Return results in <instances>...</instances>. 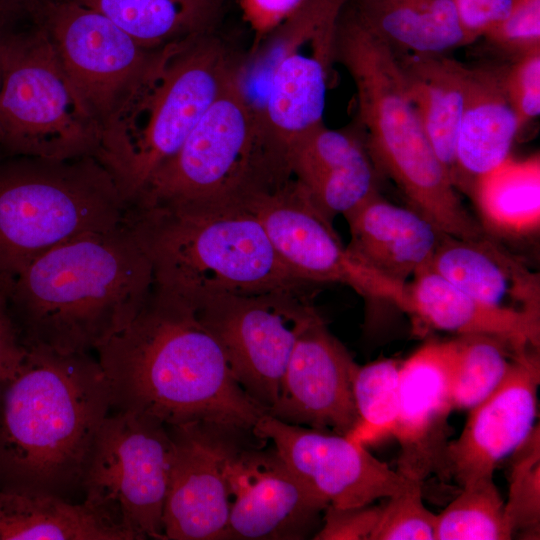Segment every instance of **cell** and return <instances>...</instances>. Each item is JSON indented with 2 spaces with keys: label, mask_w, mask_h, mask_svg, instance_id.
Masks as SVG:
<instances>
[{
  "label": "cell",
  "mask_w": 540,
  "mask_h": 540,
  "mask_svg": "<svg viewBox=\"0 0 540 540\" xmlns=\"http://www.w3.org/2000/svg\"><path fill=\"white\" fill-rule=\"evenodd\" d=\"M95 352L113 411L167 428L203 425L245 435H254L266 414L240 387L194 306L154 284L132 320Z\"/></svg>",
  "instance_id": "6da1fadb"
},
{
  "label": "cell",
  "mask_w": 540,
  "mask_h": 540,
  "mask_svg": "<svg viewBox=\"0 0 540 540\" xmlns=\"http://www.w3.org/2000/svg\"><path fill=\"white\" fill-rule=\"evenodd\" d=\"M110 389L90 352L25 346L0 384V490L82 501Z\"/></svg>",
  "instance_id": "7a4b0ae2"
},
{
  "label": "cell",
  "mask_w": 540,
  "mask_h": 540,
  "mask_svg": "<svg viewBox=\"0 0 540 540\" xmlns=\"http://www.w3.org/2000/svg\"><path fill=\"white\" fill-rule=\"evenodd\" d=\"M153 283L149 258L124 221L31 261L11 279L7 305L25 346L85 353L132 320Z\"/></svg>",
  "instance_id": "3957f363"
},
{
  "label": "cell",
  "mask_w": 540,
  "mask_h": 540,
  "mask_svg": "<svg viewBox=\"0 0 540 540\" xmlns=\"http://www.w3.org/2000/svg\"><path fill=\"white\" fill-rule=\"evenodd\" d=\"M213 32L158 49L101 125L95 156L129 205L240 71Z\"/></svg>",
  "instance_id": "277c9868"
},
{
  "label": "cell",
  "mask_w": 540,
  "mask_h": 540,
  "mask_svg": "<svg viewBox=\"0 0 540 540\" xmlns=\"http://www.w3.org/2000/svg\"><path fill=\"white\" fill-rule=\"evenodd\" d=\"M124 221L149 258L153 284L192 305L218 296L317 287L282 262L248 205H130Z\"/></svg>",
  "instance_id": "5b68a950"
},
{
  "label": "cell",
  "mask_w": 540,
  "mask_h": 540,
  "mask_svg": "<svg viewBox=\"0 0 540 540\" xmlns=\"http://www.w3.org/2000/svg\"><path fill=\"white\" fill-rule=\"evenodd\" d=\"M332 58L354 83L357 126L379 173L392 179L410 207L444 233L464 239L485 236L426 136L395 51L346 6L334 29Z\"/></svg>",
  "instance_id": "8992f818"
},
{
  "label": "cell",
  "mask_w": 540,
  "mask_h": 540,
  "mask_svg": "<svg viewBox=\"0 0 540 540\" xmlns=\"http://www.w3.org/2000/svg\"><path fill=\"white\" fill-rule=\"evenodd\" d=\"M126 210L94 155L0 156V280L69 240L119 226Z\"/></svg>",
  "instance_id": "52a82bcc"
},
{
  "label": "cell",
  "mask_w": 540,
  "mask_h": 540,
  "mask_svg": "<svg viewBox=\"0 0 540 540\" xmlns=\"http://www.w3.org/2000/svg\"><path fill=\"white\" fill-rule=\"evenodd\" d=\"M245 64V63H244ZM243 67L130 205H247L292 178L258 133Z\"/></svg>",
  "instance_id": "ba28073f"
},
{
  "label": "cell",
  "mask_w": 540,
  "mask_h": 540,
  "mask_svg": "<svg viewBox=\"0 0 540 540\" xmlns=\"http://www.w3.org/2000/svg\"><path fill=\"white\" fill-rule=\"evenodd\" d=\"M10 24L0 93L3 156L69 159L97 152L101 127L63 69L45 30Z\"/></svg>",
  "instance_id": "9c48e42d"
},
{
  "label": "cell",
  "mask_w": 540,
  "mask_h": 540,
  "mask_svg": "<svg viewBox=\"0 0 540 540\" xmlns=\"http://www.w3.org/2000/svg\"><path fill=\"white\" fill-rule=\"evenodd\" d=\"M173 456L169 428L111 410L89 456L82 501L128 540H166L163 515Z\"/></svg>",
  "instance_id": "30bf717a"
},
{
  "label": "cell",
  "mask_w": 540,
  "mask_h": 540,
  "mask_svg": "<svg viewBox=\"0 0 540 540\" xmlns=\"http://www.w3.org/2000/svg\"><path fill=\"white\" fill-rule=\"evenodd\" d=\"M340 12L336 0H310L261 43H267L268 77L261 100L252 106L262 141L287 164L291 146L324 123Z\"/></svg>",
  "instance_id": "8fae6325"
},
{
  "label": "cell",
  "mask_w": 540,
  "mask_h": 540,
  "mask_svg": "<svg viewBox=\"0 0 540 540\" xmlns=\"http://www.w3.org/2000/svg\"><path fill=\"white\" fill-rule=\"evenodd\" d=\"M313 288L218 296L193 305L240 387L266 413L278 398L296 339L317 311Z\"/></svg>",
  "instance_id": "7c38bea8"
},
{
  "label": "cell",
  "mask_w": 540,
  "mask_h": 540,
  "mask_svg": "<svg viewBox=\"0 0 540 540\" xmlns=\"http://www.w3.org/2000/svg\"><path fill=\"white\" fill-rule=\"evenodd\" d=\"M247 205L279 258L300 279L317 286L344 284L367 300L386 301L404 311L407 285H398L359 263L343 245L332 220L293 177Z\"/></svg>",
  "instance_id": "4fadbf2b"
},
{
  "label": "cell",
  "mask_w": 540,
  "mask_h": 540,
  "mask_svg": "<svg viewBox=\"0 0 540 540\" xmlns=\"http://www.w3.org/2000/svg\"><path fill=\"white\" fill-rule=\"evenodd\" d=\"M29 17L45 30L100 127L158 50L143 48L104 14L76 0H49Z\"/></svg>",
  "instance_id": "5bb4252c"
},
{
  "label": "cell",
  "mask_w": 540,
  "mask_h": 540,
  "mask_svg": "<svg viewBox=\"0 0 540 540\" xmlns=\"http://www.w3.org/2000/svg\"><path fill=\"white\" fill-rule=\"evenodd\" d=\"M230 503L225 539L300 540L314 536L327 500L275 448L246 442L225 465Z\"/></svg>",
  "instance_id": "9a60e30c"
},
{
  "label": "cell",
  "mask_w": 540,
  "mask_h": 540,
  "mask_svg": "<svg viewBox=\"0 0 540 540\" xmlns=\"http://www.w3.org/2000/svg\"><path fill=\"white\" fill-rule=\"evenodd\" d=\"M329 505L351 508L389 498L408 482L345 435L282 422L264 414L253 429Z\"/></svg>",
  "instance_id": "2e32d148"
},
{
  "label": "cell",
  "mask_w": 540,
  "mask_h": 540,
  "mask_svg": "<svg viewBox=\"0 0 540 540\" xmlns=\"http://www.w3.org/2000/svg\"><path fill=\"white\" fill-rule=\"evenodd\" d=\"M359 365L316 311L300 331L279 395L266 414L293 425L346 435L356 424Z\"/></svg>",
  "instance_id": "e0dca14e"
},
{
  "label": "cell",
  "mask_w": 540,
  "mask_h": 540,
  "mask_svg": "<svg viewBox=\"0 0 540 540\" xmlns=\"http://www.w3.org/2000/svg\"><path fill=\"white\" fill-rule=\"evenodd\" d=\"M174 456L164 506L166 540L225 539L230 503L225 465L256 438L203 425L169 428Z\"/></svg>",
  "instance_id": "ac0fdd59"
},
{
  "label": "cell",
  "mask_w": 540,
  "mask_h": 540,
  "mask_svg": "<svg viewBox=\"0 0 540 540\" xmlns=\"http://www.w3.org/2000/svg\"><path fill=\"white\" fill-rule=\"evenodd\" d=\"M539 358L530 348L516 352L499 385L471 408L460 435L450 441L448 479L460 486L493 476L496 466L528 437L538 411Z\"/></svg>",
  "instance_id": "d6986e66"
},
{
  "label": "cell",
  "mask_w": 540,
  "mask_h": 540,
  "mask_svg": "<svg viewBox=\"0 0 540 540\" xmlns=\"http://www.w3.org/2000/svg\"><path fill=\"white\" fill-rule=\"evenodd\" d=\"M452 350V340H432L400 363V403L393 437L399 445L396 471L408 480L424 482L431 475L449 480Z\"/></svg>",
  "instance_id": "ffe728a7"
},
{
  "label": "cell",
  "mask_w": 540,
  "mask_h": 540,
  "mask_svg": "<svg viewBox=\"0 0 540 540\" xmlns=\"http://www.w3.org/2000/svg\"><path fill=\"white\" fill-rule=\"evenodd\" d=\"M292 177L333 221L378 191L380 173L357 129L320 124L290 148Z\"/></svg>",
  "instance_id": "44dd1931"
},
{
  "label": "cell",
  "mask_w": 540,
  "mask_h": 540,
  "mask_svg": "<svg viewBox=\"0 0 540 540\" xmlns=\"http://www.w3.org/2000/svg\"><path fill=\"white\" fill-rule=\"evenodd\" d=\"M343 216L349 226L350 254L401 286L428 267L446 234L414 208L394 204L379 192Z\"/></svg>",
  "instance_id": "7402d4cb"
},
{
  "label": "cell",
  "mask_w": 540,
  "mask_h": 540,
  "mask_svg": "<svg viewBox=\"0 0 540 540\" xmlns=\"http://www.w3.org/2000/svg\"><path fill=\"white\" fill-rule=\"evenodd\" d=\"M409 314L417 329L504 338L519 348H538L540 312L494 306L476 299L425 268L407 284Z\"/></svg>",
  "instance_id": "603a6c76"
},
{
  "label": "cell",
  "mask_w": 540,
  "mask_h": 540,
  "mask_svg": "<svg viewBox=\"0 0 540 540\" xmlns=\"http://www.w3.org/2000/svg\"><path fill=\"white\" fill-rule=\"evenodd\" d=\"M427 268L488 304L540 312L538 275L488 234L474 239L445 234Z\"/></svg>",
  "instance_id": "cb8c5ba5"
},
{
  "label": "cell",
  "mask_w": 540,
  "mask_h": 540,
  "mask_svg": "<svg viewBox=\"0 0 540 540\" xmlns=\"http://www.w3.org/2000/svg\"><path fill=\"white\" fill-rule=\"evenodd\" d=\"M508 62L469 67L465 106L456 141L460 190L508 156L520 130L505 89Z\"/></svg>",
  "instance_id": "d4e9b609"
},
{
  "label": "cell",
  "mask_w": 540,
  "mask_h": 540,
  "mask_svg": "<svg viewBox=\"0 0 540 540\" xmlns=\"http://www.w3.org/2000/svg\"><path fill=\"white\" fill-rule=\"evenodd\" d=\"M395 53L426 136L454 186L460 189L456 141L466 101L469 66L448 54Z\"/></svg>",
  "instance_id": "484cf974"
},
{
  "label": "cell",
  "mask_w": 540,
  "mask_h": 540,
  "mask_svg": "<svg viewBox=\"0 0 540 540\" xmlns=\"http://www.w3.org/2000/svg\"><path fill=\"white\" fill-rule=\"evenodd\" d=\"M346 6L395 51L448 54L470 44L452 0H348Z\"/></svg>",
  "instance_id": "4316f807"
},
{
  "label": "cell",
  "mask_w": 540,
  "mask_h": 540,
  "mask_svg": "<svg viewBox=\"0 0 540 540\" xmlns=\"http://www.w3.org/2000/svg\"><path fill=\"white\" fill-rule=\"evenodd\" d=\"M31 539L128 540L83 501L0 490V540Z\"/></svg>",
  "instance_id": "83f0119b"
},
{
  "label": "cell",
  "mask_w": 540,
  "mask_h": 540,
  "mask_svg": "<svg viewBox=\"0 0 540 540\" xmlns=\"http://www.w3.org/2000/svg\"><path fill=\"white\" fill-rule=\"evenodd\" d=\"M480 213L483 229L521 237L540 226L539 153L501 163L477 176L470 194Z\"/></svg>",
  "instance_id": "f1b7e54d"
},
{
  "label": "cell",
  "mask_w": 540,
  "mask_h": 540,
  "mask_svg": "<svg viewBox=\"0 0 540 540\" xmlns=\"http://www.w3.org/2000/svg\"><path fill=\"white\" fill-rule=\"evenodd\" d=\"M114 22L149 50L213 32L221 0H76Z\"/></svg>",
  "instance_id": "f546056e"
},
{
  "label": "cell",
  "mask_w": 540,
  "mask_h": 540,
  "mask_svg": "<svg viewBox=\"0 0 540 540\" xmlns=\"http://www.w3.org/2000/svg\"><path fill=\"white\" fill-rule=\"evenodd\" d=\"M450 394L453 409L470 410L502 381L519 348L487 334H464L452 339Z\"/></svg>",
  "instance_id": "4dcf8cb0"
},
{
  "label": "cell",
  "mask_w": 540,
  "mask_h": 540,
  "mask_svg": "<svg viewBox=\"0 0 540 540\" xmlns=\"http://www.w3.org/2000/svg\"><path fill=\"white\" fill-rule=\"evenodd\" d=\"M353 396L357 421L345 436L366 448L393 437L400 403V363L381 359L359 366Z\"/></svg>",
  "instance_id": "1f68e13d"
},
{
  "label": "cell",
  "mask_w": 540,
  "mask_h": 540,
  "mask_svg": "<svg viewBox=\"0 0 540 540\" xmlns=\"http://www.w3.org/2000/svg\"><path fill=\"white\" fill-rule=\"evenodd\" d=\"M461 492L436 514L435 540H508L505 500L493 476L467 482Z\"/></svg>",
  "instance_id": "d6a6232c"
},
{
  "label": "cell",
  "mask_w": 540,
  "mask_h": 540,
  "mask_svg": "<svg viewBox=\"0 0 540 540\" xmlns=\"http://www.w3.org/2000/svg\"><path fill=\"white\" fill-rule=\"evenodd\" d=\"M505 518L514 535L539 538L540 528V430L535 425L511 454Z\"/></svg>",
  "instance_id": "836d02e7"
},
{
  "label": "cell",
  "mask_w": 540,
  "mask_h": 540,
  "mask_svg": "<svg viewBox=\"0 0 540 540\" xmlns=\"http://www.w3.org/2000/svg\"><path fill=\"white\" fill-rule=\"evenodd\" d=\"M423 483L408 480L388 498L370 540H435L436 514L423 503Z\"/></svg>",
  "instance_id": "e575fe53"
},
{
  "label": "cell",
  "mask_w": 540,
  "mask_h": 540,
  "mask_svg": "<svg viewBox=\"0 0 540 540\" xmlns=\"http://www.w3.org/2000/svg\"><path fill=\"white\" fill-rule=\"evenodd\" d=\"M504 62L540 49V0H514L508 17L483 36Z\"/></svg>",
  "instance_id": "d590c367"
},
{
  "label": "cell",
  "mask_w": 540,
  "mask_h": 540,
  "mask_svg": "<svg viewBox=\"0 0 540 540\" xmlns=\"http://www.w3.org/2000/svg\"><path fill=\"white\" fill-rule=\"evenodd\" d=\"M505 89L520 128L540 114V49L508 62Z\"/></svg>",
  "instance_id": "8d00e7d4"
},
{
  "label": "cell",
  "mask_w": 540,
  "mask_h": 540,
  "mask_svg": "<svg viewBox=\"0 0 540 540\" xmlns=\"http://www.w3.org/2000/svg\"><path fill=\"white\" fill-rule=\"evenodd\" d=\"M382 505L368 504L351 508L328 505L315 540H370Z\"/></svg>",
  "instance_id": "74e56055"
},
{
  "label": "cell",
  "mask_w": 540,
  "mask_h": 540,
  "mask_svg": "<svg viewBox=\"0 0 540 540\" xmlns=\"http://www.w3.org/2000/svg\"><path fill=\"white\" fill-rule=\"evenodd\" d=\"M310 0H239L244 21L251 29L254 41L250 54L283 22Z\"/></svg>",
  "instance_id": "f35d334b"
},
{
  "label": "cell",
  "mask_w": 540,
  "mask_h": 540,
  "mask_svg": "<svg viewBox=\"0 0 540 540\" xmlns=\"http://www.w3.org/2000/svg\"><path fill=\"white\" fill-rule=\"evenodd\" d=\"M459 23L470 44L502 23L514 0H452Z\"/></svg>",
  "instance_id": "ab89813d"
},
{
  "label": "cell",
  "mask_w": 540,
  "mask_h": 540,
  "mask_svg": "<svg viewBox=\"0 0 540 540\" xmlns=\"http://www.w3.org/2000/svg\"><path fill=\"white\" fill-rule=\"evenodd\" d=\"M11 279L0 280V384L11 373L22 358L25 345L21 342L11 319L7 292Z\"/></svg>",
  "instance_id": "60d3db41"
},
{
  "label": "cell",
  "mask_w": 540,
  "mask_h": 540,
  "mask_svg": "<svg viewBox=\"0 0 540 540\" xmlns=\"http://www.w3.org/2000/svg\"><path fill=\"white\" fill-rule=\"evenodd\" d=\"M47 1L49 0H0V15L7 18L29 16Z\"/></svg>",
  "instance_id": "b9f144b4"
},
{
  "label": "cell",
  "mask_w": 540,
  "mask_h": 540,
  "mask_svg": "<svg viewBox=\"0 0 540 540\" xmlns=\"http://www.w3.org/2000/svg\"><path fill=\"white\" fill-rule=\"evenodd\" d=\"M11 18H7L0 15V93L3 82L4 74V64H5V49H6V40L11 24ZM0 156H3L1 151V134H0Z\"/></svg>",
  "instance_id": "7bdbcfd3"
}]
</instances>
